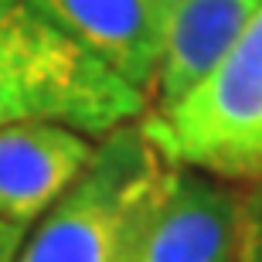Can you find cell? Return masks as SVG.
Listing matches in <instances>:
<instances>
[{"instance_id": "1", "label": "cell", "mask_w": 262, "mask_h": 262, "mask_svg": "<svg viewBox=\"0 0 262 262\" xmlns=\"http://www.w3.org/2000/svg\"><path fill=\"white\" fill-rule=\"evenodd\" d=\"M146 109L143 89L58 31L31 0H0V129L58 123L106 136Z\"/></svg>"}, {"instance_id": "2", "label": "cell", "mask_w": 262, "mask_h": 262, "mask_svg": "<svg viewBox=\"0 0 262 262\" xmlns=\"http://www.w3.org/2000/svg\"><path fill=\"white\" fill-rule=\"evenodd\" d=\"M174 164L136 123L99 136L96 154L41 214L17 262H129L146 211Z\"/></svg>"}, {"instance_id": "3", "label": "cell", "mask_w": 262, "mask_h": 262, "mask_svg": "<svg viewBox=\"0 0 262 262\" xmlns=\"http://www.w3.org/2000/svg\"><path fill=\"white\" fill-rule=\"evenodd\" d=\"M242 225L245 191L174 164L129 262H242Z\"/></svg>"}, {"instance_id": "4", "label": "cell", "mask_w": 262, "mask_h": 262, "mask_svg": "<svg viewBox=\"0 0 262 262\" xmlns=\"http://www.w3.org/2000/svg\"><path fill=\"white\" fill-rule=\"evenodd\" d=\"M58 31L150 99L174 0H31Z\"/></svg>"}, {"instance_id": "5", "label": "cell", "mask_w": 262, "mask_h": 262, "mask_svg": "<svg viewBox=\"0 0 262 262\" xmlns=\"http://www.w3.org/2000/svg\"><path fill=\"white\" fill-rule=\"evenodd\" d=\"M96 143L58 123H14L0 129V218L31 225L68 191Z\"/></svg>"}, {"instance_id": "6", "label": "cell", "mask_w": 262, "mask_h": 262, "mask_svg": "<svg viewBox=\"0 0 262 262\" xmlns=\"http://www.w3.org/2000/svg\"><path fill=\"white\" fill-rule=\"evenodd\" d=\"M262 0H174L150 89V113H164L201 85L259 17Z\"/></svg>"}, {"instance_id": "7", "label": "cell", "mask_w": 262, "mask_h": 262, "mask_svg": "<svg viewBox=\"0 0 262 262\" xmlns=\"http://www.w3.org/2000/svg\"><path fill=\"white\" fill-rule=\"evenodd\" d=\"M242 262H262V181L249 184V191H245Z\"/></svg>"}, {"instance_id": "8", "label": "cell", "mask_w": 262, "mask_h": 262, "mask_svg": "<svg viewBox=\"0 0 262 262\" xmlns=\"http://www.w3.org/2000/svg\"><path fill=\"white\" fill-rule=\"evenodd\" d=\"M24 238H28V225L0 218V262H17L20 249H24Z\"/></svg>"}]
</instances>
